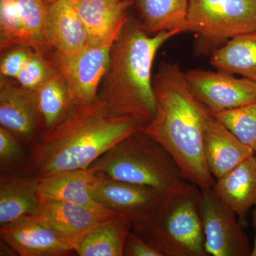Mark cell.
<instances>
[{
	"label": "cell",
	"instance_id": "7c38bea8",
	"mask_svg": "<svg viewBox=\"0 0 256 256\" xmlns=\"http://www.w3.org/2000/svg\"><path fill=\"white\" fill-rule=\"evenodd\" d=\"M116 216L70 202L41 198L34 217L50 227L74 249L90 230Z\"/></svg>",
	"mask_w": 256,
	"mask_h": 256
},
{
	"label": "cell",
	"instance_id": "8992f818",
	"mask_svg": "<svg viewBox=\"0 0 256 256\" xmlns=\"http://www.w3.org/2000/svg\"><path fill=\"white\" fill-rule=\"evenodd\" d=\"M188 31L214 43L256 32V0H190Z\"/></svg>",
	"mask_w": 256,
	"mask_h": 256
},
{
	"label": "cell",
	"instance_id": "44dd1931",
	"mask_svg": "<svg viewBox=\"0 0 256 256\" xmlns=\"http://www.w3.org/2000/svg\"><path fill=\"white\" fill-rule=\"evenodd\" d=\"M141 18L142 28L149 34L163 31L186 32L190 0H130Z\"/></svg>",
	"mask_w": 256,
	"mask_h": 256
},
{
	"label": "cell",
	"instance_id": "4316f807",
	"mask_svg": "<svg viewBox=\"0 0 256 256\" xmlns=\"http://www.w3.org/2000/svg\"><path fill=\"white\" fill-rule=\"evenodd\" d=\"M5 52L0 64L2 76L16 79L34 50L30 47L18 46Z\"/></svg>",
	"mask_w": 256,
	"mask_h": 256
},
{
	"label": "cell",
	"instance_id": "f1b7e54d",
	"mask_svg": "<svg viewBox=\"0 0 256 256\" xmlns=\"http://www.w3.org/2000/svg\"><path fill=\"white\" fill-rule=\"evenodd\" d=\"M124 256H162L150 244H148L132 230L128 234L124 242Z\"/></svg>",
	"mask_w": 256,
	"mask_h": 256
},
{
	"label": "cell",
	"instance_id": "603a6c76",
	"mask_svg": "<svg viewBox=\"0 0 256 256\" xmlns=\"http://www.w3.org/2000/svg\"><path fill=\"white\" fill-rule=\"evenodd\" d=\"M36 94L44 132L56 127L76 108L65 79L54 67L52 66L46 80L37 89Z\"/></svg>",
	"mask_w": 256,
	"mask_h": 256
},
{
	"label": "cell",
	"instance_id": "52a82bcc",
	"mask_svg": "<svg viewBox=\"0 0 256 256\" xmlns=\"http://www.w3.org/2000/svg\"><path fill=\"white\" fill-rule=\"evenodd\" d=\"M119 35L88 43L74 54L50 53L45 56L63 76L76 106L87 105L98 98L99 85L108 68L111 48Z\"/></svg>",
	"mask_w": 256,
	"mask_h": 256
},
{
	"label": "cell",
	"instance_id": "277c9868",
	"mask_svg": "<svg viewBox=\"0 0 256 256\" xmlns=\"http://www.w3.org/2000/svg\"><path fill=\"white\" fill-rule=\"evenodd\" d=\"M201 190L190 182L165 194L156 210L132 230L162 256H207L198 212Z\"/></svg>",
	"mask_w": 256,
	"mask_h": 256
},
{
	"label": "cell",
	"instance_id": "30bf717a",
	"mask_svg": "<svg viewBox=\"0 0 256 256\" xmlns=\"http://www.w3.org/2000/svg\"><path fill=\"white\" fill-rule=\"evenodd\" d=\"M98 175L92 188L96 201L116 214L128 217L132 226L150 215L166 194L151 186Z\"/></svg>",
	"mask_w": 256,
	"mask_h": 256
},
{
	"label": "cell",
	"instance_id": "7a4b0ae2",
	"mask_svg": "<svg viewBox=\"0 0 256 256\" xmlns=\"http://www.w3.org/2000/svg\"><path fill=\"white\" fill-rule=\"evenodd\" d=\"M142 127L130 116L114 114L100 98L92 104L76 106L66 118L44 132L33 144L36 176L87 169L114 144Z\"/></svg>",
	"mask_w": 256,
	"mask_h": 256
},
{
	"label": "cell",
	"instance_id": "d4e9b609",
	"mask_svg": "<svg viewBox=\"0 0 256 256\" xmlns=\"http://www.w3.org/2000/svg\"><path fill=\"white\" fill-rule=\"evenodd\" d=\"M30 47L28 33L14 0H0V48L1 52L12 47Z\"/></svg>",
	"mask_w": 256,
	"mask_h": 256
},
{
	"label": "cell",
	"instance_id": "3957f363",
	"mask_svg": "<svg viewBox=\"0 0 256 256\" xmlns=\"http://www.w3.org/2000/svg\"><path fill=\"white\" fill-rule=\"evenodd\" d=\"M180 34L163 31L151 36L141 24L128 20L111 48L99 98L114 114L132 117L142 126L156 114L152 69L158 50Z\"/></svg>",
	"mask_w": 256,
	"mask_h": 256
},
{
	"label": "cell",
	"instance_id": "ffe728a7",
	"mask_svg": "<svg viewBox=\"0 0 256 256\" xmlns=\"http://www.w3.org/2000/svg\"><path fill=\"white\" fill-rule=\"evenodd\" d=\"M132 228V220L117 215L88 233L74 252L80 256H122L124 242Z\"/></svg>",
	"mask_w": 256,
	"mask_h": 256
},
{
	"label": "cell",
	"instance_id": "cb8c5ba5",
	"mask_svg": "<svg viewBox=\"0 0 256 256\" xmlns=\"http://www.w3.org/2000/svg\"><path fill=\"white\" fill-rule=\"evenodd\" d=\"M212 114L256 154V100L242 107Z\"/></svg>",
	"mask_w": 256,
	"mask_h": 256
},
{
	"label": "cell",
	"instance_id": "4dcf8cb0",
	"mask_svg": "<svg viewBox=\"0 0 256 256\" xmlns=\"http://www.w3.org/2000/svg\"><path fill=\"white\" fill-rule=\"evenodd\" d=\"M54 1H56V0H46V3H50Z\"/></svg>",
	"mask_w": 256,
	"mask_h": 256
},
{
	"label": "cell",
	"instance_id": "ba28073f",
	"mask_svg": "<svg viewBox=\"0 0 256 256\" xmlns=\"http://www.w3.org/2000/svg\"><path fill=\"white\" fill-rule=\"evenodd\" d=\"M198 212L208 256H250L252 248L244 226L213 188L201 190Z\"/></svg>",
	"mask_w": 256,
	"mask_h": 256
},
{
	"label": "cell",
	"instance_id": "ac0fdd59",
	"mask_svg": "<svg viewBox=\"0 0 256 256\" xmlns=\"http://www.w3.org/2000/svg\"><path fill=\"white\" fill-rule=\"evenodd\" d=\"M85 25L89 43L119 34L129 18L126 11L130 0H73Z\"/></svg>",
	"mask_w": 256,
	"mask_h": 256
},
{
	"label": "cell",
	"instance_id": "1f68e13d",
	"mask_svg": "<svg viewBox=\"0 0 256 256\" xmlns=\"http://www.w3.org/2000/svg\"><path fill=\"white\" fill-rule=\"evenodd\" d=\"M255 156H256V154H255Z\"/></svg>",
	"mask_w": 256,
	"mask_h": 256
},
{
	"label": "cell",
	"instance_id": "8fae6325",
	"mask_svg": "<svg viewBox=\"0 0 256 256\" xmlns=\"http://www.w3.org/2000/svg\"><path fill=\"white\" fill-rule=\"evenodd\" d=\"M0 124L24 144L33 146L40 138V126L44 128L36 92L2 80Z\"/></svg>",
	"mask_w": 256,
	"mask_h": 256
},
{
	"label": "cell",
	"instance_id": "9c48e42d",
	"mask_svg": "<svg viewBox=\"0 0 256 256\" xmlns=\"http://www.w3.org/2000/svg\"><path fill=\"white\" fill-rule=\"evenodd\" d=\"M197 100L212 114L230 110L256 100V82L218 70L193 69L185 74Z\"/></svg>",
	"mask_w": 256,
	"mask_h": 256
},
{
	"label": "cell",
	"instance_id": "9a60e30c",
	"mask_svg": "<svg viewBox=\"0 0 256 256\" xmlns=\"http://www.w3.org/2000/svg\"><path fill=\"white\" fill-rule=\"evenodd\" d=\"M204 150L207 166L215 180L255 154L212 112L205 121Z\"/></svg>",
	"mask_w": 256,
	"mask_h": 256
},
{
	"label": "cell",
	"instance_id": "83f0119b",
	"mask_svg": "<svg viewBox=\"0 0 256 256\" xmlns=\"http://www.w3.org/2000/svg\"><path fill=\"white\" fill-rule=\"evenodd\" d=\"M22 144L14 134L4 128L0 127V164L2 170L22 158Z\"/></svg>",
	"mask_w": 256,
	"mask_h": 256
},
{
	"label": "cell",
	"instance_id": "2e32d148",
	"mask_svg": "<svg viewBox=\"0 0 256 256\" xmlns=\"http://www.w3.org/2000/svg\"><path fill=\"white\" fill-rule=\"evenodd\" d=\"M98 176L94 170L87 168L38 178V193L42 200L70 202L114 214L98 203L92 195V188Z\"/></svg>",
	"mask_w": 256,
	"mask_h": 256
},
{
	"label": "cell",
	"instance_id": "5bb4252c",
	"mask_svg": "<svg viewBox=\"0 0 256 256\" xmlns=\"http://www.w3.org/2000/svg\"><path fill=\"white\" fill-rule=\"evenodd\" d=\"M45 35L46 56L50 53L74 54L88 44L86 28L73 0H56L47 3Z\"/></svg>",
	"mask_w": 256,
	"mask_h": 256
},
{
	"label": "cell",
	"instance_id": "f546056e",
	"mask_svg": "<svg viewBox=\"0 0 256 256\" xmlns=\"http://www.w3.org/2000/svg\"><path fill=\"white\" fill-rule=\"evenodd\" d=\"M254 224L255 227V240H254V247L252 248L250 256H256V208L254 214Z\"/></svg>",
	"mask_w": 256,
	"mask_h": 256
},
{
	"label": "cell",
	"instance_id": "484cf974",
	"mask_svg": "<svg viewBox=\"0 0 256 256\" xmlns=\"http://www.w3.org/2000/svg\"><path fill=\"white\" fill-rule=\"evenodd\" d=\"M52 68L45 57L34 50L16 79L22 86L36 92L46 80Z\"/></svg>",
	"mask_w": 256,
	"mask_h": 256
},
{
	"label": "cell",
	"instance_id": "7402d4cb",
	"mask_svg": "<svg viewBox=\"0 0 256 256\" xmlns=\"http://www.w3.org/2000/svg\"><path fill=\"white\" fill-rule=\"evenodd\" d=\"M210 63L217 70L238 74L256 82V32L228 40L214 52Z\"/></svg>",
	"mask_w": 256,
	"mask_h": 256
},
{
	"label": "cell",
	"instance_id": "e0dca14e",
	"mask_svg": "<svg viewBox=\"0 0 256 256\" xmlns=\"http://www.w3.org/2000/svg\"><path fill=\"white\" fill-rule=\"evenodd\" d=\"M214 191L235 212L242 226L247 224V215L256 208V158L255 154L216 180Z\"/></svg>",
	"mask_w": 256,
	"mask_h": 256
},
{
	"label": "cell",
	"instance_id": "5b68a950",
	"mask_svg": "<svg viewBox=\"0 0 256 256\" xmlns=\"http://www.w3.org/2000/svg\"><path fill=\"white\" fill-rule=\"evenodd\" d=\"M88 168L165 194L190 182L168 151L141 130L114 144Z\"/></svg>",
	"mask_w": 256,
	"mask_h": 256
},
{
	"label": "cell",
	"instance_id": "4fadbf2b",
	"mask_svg": "<svg viewBox=\"0 0 256 256\" xmlns=\"http://www.w3.org/2000/svg\"><path fill=\"white\" fill-rule=\"evenodd\" d=\"M2 242L21 256H62L73 247L34 216L0 226Z\"/></svg>",
	"mask_w": 256,
	"mask_h": 256
},
{
	"label": "cell",
	"instance_id": "d6986e66",
	"mask_svg": "<svg viewBox=\"0 0 256 256\" xmlns=\"http://www.w3.org/2000/svg\"><path fill=\"white\" fill-rule=\"evenodd\" d=\"M38 178L1 175L0 226L36 214L40 207Z\"/></svg>",
	"mask_w": 256,
	"mask_h": 256
},
{
	"label": "cell",
	"instance_id": "6da1fadb",
	"mask_svg": "<svg viewBox=\"0 0 256 256\" xmlns=\"http://www.w3.org/2000/svg\"><path fill=\"white\" fill-rule=\"evenodd\" d=\"M156 114L141 131L168 151L190 183L213 188L204 150L205 121L210 111L194 95L185 74L175 64L162 63L152 79Z\"/></svg>",
	"mask_w": 256,
	"mask_h": 256
}]
</instances>
